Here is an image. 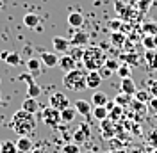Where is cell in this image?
<instances>
[{
    "mask_svg": "<svg viewBox=\"0 0 157 153\" xmlns=\"http://www.w3.org/2000/svg\"><path fill=\"white\" fill-rule=\"evenodd\" d=\"M98 73H100V76H102V78H109V76L113 75V73H114V71H111V69H109V68H100V69H98Z\"/></svg>",
    "mask_w": 157,
    "mask_h": 153,
    "instance_id": "obj_42",
    "label": "cell"
},
{
    "mask_svg": "<svg viewBox=\"0 0 157 153\" xmlns=\"http://www.w3.org/2000/svg\"><path fill=\"white\" fill-rule=\"evenodd\" d=\"M120 91L123 93V95H128V96H134L137 91L136 84H134V80L127 76V78H121V82H120Z\"/></svg>",
    "mask_w": 157,
    "mask_h": 153,
    "instance_id": "obj_10",
    "label": "cell"
},
{
    "mask_svg": "<svg viewBox=\"0 0 157 153\" xmlns=\"http://www.w3.org/2000/svg\"><path fill=\"white\" fill-rule=\"evenodd\" d=\"M77 114L78 112H77L75 107H66L64 110H61V121H63V123H71Z\"/></svg>",
    "mask_w": 157,
    "mask_h": 153,
    "instance_id": "obj_23",
    "label": "cell"
},
{
    "mask_svg": "<svg viewBox=\"0 0 157 153\" xmlns=\"http://www.w3.org/2000/svg\"><path fill=\"white\" fill-rule=\"evenodd\" d=\"M132 102V96H128V95H123V93H120V95L114 98V103L116 105H120V107H125V105H128Z\"/></svg>",
    "mask_w": 157,
    "mask_h": 153,
    "instance_id": "obj_32",
    "label": "cell"
},
{
    "mask_svg": "<svg viewBox=\"0 0 157 153\" xmlns=\"http://www.w3.org/2000/svg\"><path fill=\"white\" fill-rule=\"evenodd\" d=\"M145 62H147V68L150 71H155L157 69V50H147Z\"/></svg>",
    "mask_w": 157,
    "mask_h": 153,
    "instance_id": "obj_21",
    "label": "cell"
},
{
    "mask_svg": "<svg viewBox=\"0 0 157 153\" xmlns=\"http://www.w3.org/2000/svg\"><path fill=\"white\" fill-rule=\"evenodd\" d=\"M100 84H102V76H100L98 71L86 73V86H88V89H97V87H100Z\"/></svg>",
    "mask_w": 157,
    "mask_h": 153,
    "instance_id": "obj_12",
    "label": "cell"
},
{
    "mask_svg": "<svg viewBox=\"0 0 157 153\" xmlns=\"http://www.w3.org/2000/svg\"><path fill=\"white\" fill-rule=\"evenodd\" d=\"M114 11L118 13L120 18H134V9H132V4H123L121 0L114 2Z\"/></svg>",
    "mask_w": 157,
    "mask_h": 153,
    "instance_id": "obj_7",
    "label": "cell"
},
{
    "mask_svg": "<svg viewBox=\"0 0 157 153\" xmlns=\"http://www.w3.org/2000/svg\"><path fill=\"white\" fill-rule=\"evenodd\" d=\"M130 4H132V6H134V4H136V0H130Z\"/></svg>",
    "mask_w": 157,
    "mask_h": 153,
    "instance_id": "obj_47",
    "label": "cell"
},
{
    "mask_svg": "<svg viewBox=\"0 0 157 153\" xmlns=\"http://www.w3.org/2000/svg\"><path fill=\"white\" fill-rule=\"evenodd\" d=\"M0 105H4V102H2V100H0Z\"/></svg>",
    "mask_w": 157,
    "mask_h": 153,
    "instance_id": "obj_51",
    "label": "cell"
},
{
    "mask_svg": "<svg viewBox=\"0 0 157 153\" xmlns=\"http://www.w3.org/2000/svg\"><path fill=\"white\" fill-rule=\"evenodd\" d=\"M109 27H111V29H113V30H120V29H121V27H123V23H121L120 20H113V21L109 23Z\"/></svg>",
    "mask_w": 157,
    "mask_h": 153,
    "instance_id": "obj_43",
    "label": "cell"
},
{
    "mask_svg": "<svg viewBox=\"0 0 157 153\" xmlns=\"http://www.w3.org/2000/svg\"><path fill=\"white\" fill-rule=\"evenodd\" d=\"M0 148H2V143H0Z\"/></svg>",
    "mask_w": 157,
    "mask_h": 153,
    "instance_id": "obj_52",
    "label": "cell"
},
{
    "mask_svg": "<svg viewBox=\"0 0 157 153\" xmlns=\"http://www.w3.org/2000/svg\"><path fill=\"white\" fill-rule=\"evenodd\" d=\"M143 47H145V50H157L155 38L150 36V34H145V38H143Z\"/></svg>",
    "mask_w": 157,
    "mask_h": 153,
    "instance_id": "obj_30",
    "label": "cell"
},
{
    "mask_svg": "<svg viewBox=\"0 0 157 153\" xmlns=\"http://www.w3.org/2000/svg\"><path fill=\"white\" fill-rule=\"evenodd\" d=\"M2 6H4V4H2V0H0V9H2Z\"/></svg>",
    "mask_w": 157,
    "mask_h": 153,
    "instance_id": "obj_48",
    "label": "cell"
},
{
    "mask_svg": "<svg viewBox=\"0 0 157 153\" xmlns=\"http://www.w3.org/2000/svg\"><path fill=\"white\" fill-rule=\"evenodd\" d=\"M63 153H80V150H78V146L75 143H71V144H64Z\"/></svg>",
    "mask_w": 157,
    "mask_h": 153,
    "instance_id": "obj_40",
    "label": "cell"
},
{
    "mask_svg": "<svg viewBox=\"0 0 157 153\" xmlns=\"http://www.w3.org/2000/svg\"><path fill=\"white\" fill-rule=\"evenodd\" d=\"M41 121L47 125V126H52V128H56L59 123H61V112L56 110V109H52V107H47V109H43L41 110Z\"/></svg>",
    "mask_w": 157,
    "mask_h": 153,
    "instance_id": "obj_4",
    "label": "cell"
},
{
    "mask_svg": "<svg viewBox=\"0 0 157 153\" xmlns=\"http://www.w3.org/2000/svg\"><path fill=\"white\" fill-rule=\"evenodd\" d=\"M63 86L70 89V91H82V89H88L86 86V73H82L80 69H71L66 71L63 76Z\"/></svg>",
    "mask_w": 157,
    "mask_h": 153,
    "instance_id": "obj_3",
    "label": "cell"
},
{
    "mask_svg": "<svg viewBox=\"0 0 157 153\" xmlns=\"http://www.w3.org/2000/svg\"><path fill=\"white\" fill-rule=\"evenodd\" d=\"M0 153H18V146H16L14 141H4L2 148H0Z\"/></svg>",
    "mask_w": 157,
    "mask_h": 153,
    "instance_id": "obj_26",
    "label": "cell"
},
{
    "mask_svg": "<svg viewBox=\"0 0 157 153\" xmlns=\"http://www.w3.org/2000/svg\"><path fill=\"white\" fill-rule=\"evenodd\" d=\"M116 73L120 75V78H127V76H130V66L123 62V64H120V68H118Z\"/></svg>",
    "mask_w": 157,
    "mask_h": 153,
    "instance_id": "obj_37",
    "label": "cell"
},
{
    "mask_svg": "<svg viewBox=\"0 0 157 153\" xmlns=\"http://www.w3.org/2000/svg\"><path fill=\"white\" fill-rule=\"evenodd\" d=\"M75 109H77V112L80 116H89L93 112L89 100H77V102H75Z\"/></svg>",
    "mask_w": 157,
    "mask_h": 153,
    "instance_id": "obj_20",
    "label": "cell"
},
{
    "mask_svg": "<svg viewBox=\"0 0 157 153\" xmlns=\"http://www.w3.org/2000/svg\"><path fill=\"white\" fill-rule=\"evenodd\" d=\"M100 128H102V137H104V139H111V137H114V134H116V132H114V123H113V121H111V119H104V121H100Z\"/></svg>",
    "mask_w": 157,
    "mask_h": 153,
    "instance_id": "obj_14",
    "label": "cell"
},
{
    "mask_svg": "<svg viewBox=\"0 0 157 153\" xmlns=\"http://www.w3.org/2000/svg\"><path fill=\"white\" fill-rule=\"evenodd\" d=\"M154 38H155V45H157V36H154Z\"/></svg>",
    "mask_w": 157,
    "mask_h": 153,
    "instance_id": "obj_50",
    "label": "cell"
},
{
    "mask_svg": "<svg viewBox=\"0 0 157 153\" xmlns=\"http://www.w3.org/2000/svg\"><path fill=\"white\" fill-rule=\"evenodd\" d=\"M148 91H150L152 96L157 98V80H150V82H148Z\"/></svg>",
    "mask_w": 157,
    "mask_h": 153,
    "instance_id": "obj_41",
    "label": "cell"
},
{
    "mask_svg": "<svg viewBox=\"0 0 157 153\" xmlns=\"http://www.w3.org/2000/svg\"><path fill=\"white\" fill-rule=\"evenodd\" d=\"M120 59H123L125 64H132V66H137L139 64V57H137L136 54H123Z\"/></svg>",
    "mask_w": 157,
    "mask_h": 153,
    "instance_id": "obj_33",
    "label": "cell"
},
{
    "mask_svg": "<svg viewBox=\"0 0 157 153\" xmlns=\"http://www.w3.org/2000/svg\"><path fill=\"white\" fill-rule=\"evenodd\" d=\"M105 107L109 109V119H111V121H120V119H121V114H123V107L116 105L114 102H113V103H107Z\"/></svg>",
    "mask_w": 157,
    "mask_h": 153,
    "instance_id": "obj_19",
    "label": "cell"
},
{
    "mask_svg": "<svg viewBox=\"0 0 157 153\" xmlns=\"http://www.w3.org/2000/svg\"><path fill=\"white\" fill-rule=\"evenodd\" d=\"M75 59L71 57L70 54H64L63 57H59V68L66 73V71H71V69H75Z\"/></svg>",
    "mask_w": 157,
    "mask_h": 153,
    "instance_id": "obj_13",
    "label": "cell"
},
{
    "mask_svg": "<svg viewBox=\"0 0 157 153\" xmlns=\"http://www.w3.org/2000/svg\"><path fill=\"white\" fill-rule=\"evenodd\" d=\"M39 59L43 61V64L47 68H54V66H59V57L56 54H50V52H41L39 54Z\"/></svg>",
    "mask_w": 157,
    "mask_h": 153,
    "instance_id": "obj_16",
    "label": "cell"
},
{
    "mask_svg": "<svg viewBox=\"0 0 157 153\" xmlns=\"http://www.w3.org/2000/svg\"><path fill=\"white\" fill-rule=\"evenodd\" d=\"M91 139V130H89V126L86 123L78 125L77 130L73 132V143L75 144H86Z\"/></svg>",
    "mask_w": 157,
    "mask_h": 153,
    "instance_id": "obj_6",
    "label": "cell"
},
{
    "mask_svg": "<svg viewBox=\"0 0 157 153\" xmlns=\"http://www.w3.org/2000/svg\"><path fill=\"white\" fill-rule=\"evenodd\" d=\"M6 62H7L9 66H18V64H21L20 54H16V52H9L7 57H6Z\"/></svg>",
    "mask_w": 157,
    "mask_h": 153,
    "instance_id": "obj_31",
    "label": "cell"
},
{
    "mask_svg": "<svg viewBox=\"0 0 157 153\" xmlns=\"http://www.w3.org/2000/svg\"><path fill=\"white\" fill-rule=\"evenodd\" d=\"M93 116H95V119H98V121H104V119L109 118V109L107 107H95L93 109Z\"/></svg>",
    "mask_w": 157,
    "mask_h": 153,
    "instance_id": "obj_25",
    "label": "cell"
},
{
    "mask_svg": "<svg viewBox=\"0 0 157 153\" xmlns=\"http://www.w3.org/2000/svg\"><path fill=\"white\" fill-rule=\"evenodd\" d=\"M89 43V36L86 30H75L73 38L70 39V45L71 47H86Z\"/></svg>",
    "mask_w": 157,
    "mask_h": 153,
    "instance_id": "obj_8",
    "label": "cell"
},
{
    "mask_svg": "<svg viewBox=\"0 0 157 153\" xmlns=\"http://www.w3.org/2000/svg\"><path fill=\"white\" fill-rule=\"evenodd\" d=\"M39 95H41V89H39V86H36L34 82H30L29 87H27V96H29V98H38Z\"/></svg>",
    "mask_w": 157,
    "mask_h": 153,
    "instance_id": "obj_34",
    "label": "cell"
},
{
    "mask_svg": "<svg viewBox=\"0 0 157 153\" xmlns=\"http://www.w3.org/2000/svg\"><path fill=\"white\" fill-rule=\"evenodd\" d=\"M48 105L52 107V109H56V110H59V112H61V110H64L66 107H70V100L66 98V95H64V93L57 91V93L50 95Z\"/></svg>",
    "mask_w": 157,
    "mask_h": 153,
    "instance_id": "obj_5",
    "label": "cell"
},
{
    "mask_svg": "<svg viewBox=\"0 0 157 153\" xmlns=\"http://www.w3.org/2000/svg\"><path fill=\"white\" fill-rule=\"evenodd\" d=\"M105 54L97 47H88L84 50V57H82V62H84V68L88 71H98L100 68L105 66Z\"/></svg>",
    "mask_w": 157,
    "mask_h": 153,
    "instance_id": "obj_2",
    "label": "cell"
},
{
    "mask_svg": "<svg viewBox=\"0 0 157 153\" xmlns=\"http://www.w3.org/2000/svg\"><path fill=\"white\" fill-rule=\"evenodd\" d=\"M137 7V13H141V14H147L148 9H150V6H152V0H136V4H134Z\"/></svg>",
    "mask_w": 157,
    "mask_h": 153,
    "instance_id": "obj_27",
    "label": "cell"
},
{
    "mask_svg": "<svg viewBox=\"0 0 157 153\" xmlns=\"http://www.w3.org/2000/svg\"><path fill=\"white\" fill-rule=\"evenodd\" d=\"M141 30L145 34H150V36H157V21H147V23H143Z\"/></svg>",
    "mask_w": 157,
    "mask_h": 153,
    "instance_id": "obj_28",
    "label": "cell"
},
{
    "mask_svg": "<svg viewBox=\"0 0 157 153\" xmlns=\"http://www.w3.org/2000/svg\"><path fill=\"white\" fill-rule=\"evenodd\" d=\"M27 69L30 71V75L36 76L43 73V61L38 57H29L27 59Z\"/></svg>",
    "mask_w": 157,
    "mask_h": 153,
    "instance_id": "obj_9",
    "label": "cell"
},
{
    "mask_svg": "<svg viewBox=\"0 0 157 153\" xmlns=\"http://www.w3.org/2000/svg\"><path fill=\"white\" fill-rule=\"evenodd\" d=\"M7 54H9V52H6V50H4V52L0 54V59H4V61H6V57H7Z\"/></svg>",
    "mask_w": 157,
    "mask_h": 153,
    "instance_id": "obj_45",
    "label": "cell"
},
{
    "mask_svg": "<svg viewBox=\"0 0 157 153\" xmlns=\"http://www.w3.org/2000/svg\"><path fill=\"white\" fill-rule=\"evenodd\" d=\"M32 141L29 139V135H18V141H16V146H18V153H27L32 150Z\"/></svg>",
    "mask_w": 157,
    "mask_h": 153,
    "instance_id": "obj_17",
    "label": "cell"
},
{
    "mask_svg": "<svg viewBox=\"0 0 157 153\" xmlns=\"http://www.w3.org/2000/svg\"><path fill=\"white\" fill-rule=\"evenodd\" d=\"M148 143L154 144V146H157V128L155 130H152V134L148 135Z\"/></svg>",
    "mask_w": 157,
    "mask_h": 153,
    "instance_id": "obj_44",
    "label": "cell"
},
{
    "mask_svg": "<svg viewBox=\"0 0 157 153\" xmlns=\"http://www.w3.org/2000/svg\"><path fill=\"white\" fill-rule=\"evenodd\" d=\"M13 130H14V134L18 135H29L34 132V128H36V118L34 114H30L27 110H18V112H14L13 116Z\"/></svg>",
    "mask_w": 157,
    "mask_h": 153,
    "instance_id": "obj_1",
    "label": "cell"
},
{
    "mask_svg": "<svg viewBox=\"0 0 157 153\" xmlns=\"http://www.w3.org/2000/svg\"><path fill=\"white\" fill-rule=\"evenodd\" d=\"M32 153H47V151H45L43 148H36V150H34V151H32Z\"/></svg>",
    "mask_w": 157,
    "mask_h": 153,
    "instance_id": "obj_46",
    "label": "cell"
},
{
    "mask_svg": "<svg viewBox=\"0 0 157 153\" xmlns=\"http://www.w3.org/2000/svg\"><path fill=\"white\" fill-rule=\"evenodd\" d=\"M155 119H157V116H155Z\"/></svg>",
    "mask_w": 157,
    "mask_h": 153,
    "instance_id": "obj_53",
    "label": "cell"
},
{
    "mask_svg": "<svg viewBox=\"0 0 157 153\" xmlns=\"http://www.w3.org/2000/svg\"><path fill=\"white\" fill-rule=\"evenodd\" d=\"M23 23L29 27V29H36L38 25H41V16H38L36 13H27L23 16Z\"/></svg>",
    "mask_w": 157,
    "mask_h": 153,
    "instance_id": "obj_22",
    "label": "cell"
},
{
    "mask_svg": "<svg viewBox=\"0 0 157 153\" xmlns=\"http://www.w3.org/2000/svg\"><path fill=\"white\" fill-rule=\"evenodd\" d=\"M82 23H84V16H82V13H78V11H71V13L68 14V25L70 27L78 29V27H82Z\"/></svg>",
    "mask_w": 157,
    "mask_h": 153,
    "instance_id": "obj_18",
    "label": "cell"
},
{
    "mask_svg": "<svg viewBox=\"0 0 157 153\" xmlns=\"http://www.w3.org/2000/svg\"><path fill=\"white\" fill-rule=\"evenodd\" d=\"M147 109H148V112H152V114L155 112V114H157V98H155V96H152V98L148 100Z\"/></svg>",
    "mask_w": 157,
    "mask_h": 153,
    "instance_id": "obj_39",
    "label": "cell"
},
{
    "mask_svg": "<svg viewBox=\"0 0 157 153\" xmlns=\"http://www.w3.org/2000/svg\"><path fill=\"white\" fill-rule=\"evenodd\" d=\"M105 68H109L111 71H114V73H116L118 68H120V62H118V59H107V61H105Z\"/></svg>",
    "mask_w": 157,
    "mask_h": 153,
    "instance_id": "obj_38",
    "label": "cell"
},
{
    "mask_svg": "<svg viewBox=\"0 0 157 153\" xmlns=\"http://www.w3.org/2000/svg\"><path fill=\"white\" fill-rule=\"evenodd\" d=\"M89 102H91V105L93 107H105L109 103V98H107L105 93H102V91H95Z\"/></svg>",
    "mask_w": 157,
    "mask_h": 153,
    "instance_id": "obj_15",
    "label": "cell"
},
{
    "mask_svg": "<svg viewBox=\"0 0 157 153\" xmlns=\"http://www.w3.org/2000/svg\"><path fill=\"white\" fill-rule=\"evenodd\" d=\"M70 55L75 59V61H80V59L84 57V50H82V47H71V50H70Z\"/></svg>",
    "mask_w": 157,
    "mask_h": 153,
    "instance_id": "obj_36",
    "label": "cell"
},
{
    "mask_svg": "<svg viewBox=\"0 0 157 153\" xmlns=\"http://www.w3.org/2000/svg\"><path fill=\"white\" fill-rule=\"evenodd\" d=\"M52 43H54V48H56V52H61V54H68L71 45H70V41L66 38H61V36H56V38L52 39Z\"/></svg>",
    "mask_w": 157,
    "mask_h": 153,
    "instance_id": "obj_11",
    "label": "cell"
},
{
    "mask_svg": "<svg viewBox=\"0 0 157 153\" xmlns=\"http://www.w3.org/2000/svg\"><path fill=\"white\" fill-rule=\"evenodd\" d=\"M109 153H121V151H109Z\"/></svg>",
    "mask_w": 157,
    "mask_h": 153,
    "instance_id": "obj_49",
    "label": "cell"
},
{
    "mask_svg": "<svg viewBox=\"0 0 157 153\" xmlns=\"http://www.w3.org/2000/svg\"><path fill=\"white\" fill-rule=\"evenodd\" d=\"M111 41H113L114 47H123V43H125V36H123L121 32H118V30H113V34H111Z\"/></svg>",
    "mask_w": 157,
    "mask_h": 153,
    "instance_id": "obj_29",
    "label": "cell"
},
{
    "mask_svg": "<svg viewBox=\"0 0 157 153\" xmlns=\"http://www.w3.org/2000/svg\"><path fill=\"white\" fill-rule=\"evenodd\" d=\"M152 98V95H150V91H136V100H139V102H143V103H148V100Z\"/></svg>",
    "mask_w": 157,
    "mask_h": 153,
    "instance_id": "obj_35",
    "label": "cell"
},
{
    "mask_svg": "<svg viewBox=\"0 0 157 153\" xmlns=\"http://www.w3.org/2000/svg\"><path fill=\"white\" fill-rule=\"evenodd\" d=\"M21 109L23 110H27V112H30V114H36L38 112V109H39V105H38V102H36V98H25V102L21 103Z\"/></svg>",
    "mask_w": 157,
    "mask_h": 153,
    "instance_id": "obj_24",
    "label": "cell"
}]
</instances>
